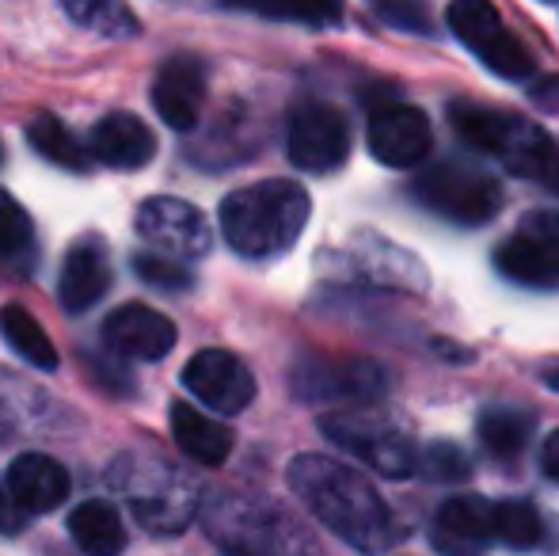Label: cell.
<instances>
[{
	"label": "cell",
	"instance_id": "d6986e66",
	"mask_svg": "<svg viewBox=\"0 0 559 556\" xmlns=\"http://www.w3.org/2000/svg\"><path fill=\"white\" fill-rule=\"evenodd\" d=\"M171 438L199 465L217 469L233 453V430L191 404H171Z\"/></svg>",
	"mask_w": 559,
	"mask_h": 556
},
{
	"label": "cell",
	"instance_id": "7c38bea8",
	"mask_svg": "<svg viewBox=\"0 0 559 556\" xmlns=\"http://www.w3.org/2000/svg\"><path fill=\"white\" fill-rule=\"evenodd\" d=\"M369 153L389 168H415L430 153V119L412 104H384L369 115Z\"/></svg>",
	"mask_w": 559,
	"mask_h": 556
},
{
	"label": "cell",
	"instance_id": "3957f363",
	"mask_svg": "<svg viewBox=\"0 0 559 556\" xmlns=\"http://www.w3.org/2000/svg\"><path fill=\"white\" fill-rule=\"evenodd\" d=\"M449 122L476 153L502 161L514 176L537 179L548 191H559V145L537 122L479 104H453L449 107Z\"/></svg>",
	"mask_w": 559,
	"mask_h": 556
},
{
	"label": "cell",
	"instance_id": "8fae6325",
	"mask_svg": "<svg viewBox=\"0 0 559 556\" xmlns=\"http://www.w3.org/2000/svg\"><path fill=\"white\" fill-rule=\"evenodd\" d=\"M183 386L194 401H202L214 412H225V416H236L255 401V378L228 351H199L183 366Z\"/></svg>",
	"mask_w": 559,
	"mask_h": 556
},
{
	"label": "cell",
	"instance_id": "6da1fadb",
	"mask_svg": "<svg viewBox=\"0 0 559 556\" xmlns=\"http://www.w3.org/2000/svg\"><path fill=\"white\" fill-rule=\"evenodd\" d=\"M286 476L294 496L350 549L377 556L404 537L396 514L358 469L324 453H301L289 461Z\"/></svg>",
	"mask_w": 559,
	"mask_h": 556
},
{
	"label": "cell",
	"instance_id": "d4e9b609",
	"mask_svg": "<svg viewBox=\"0 0 559 556\" xmlns=\"http://www.w3.org/2000/svg\"><path fill=\"white\" fill-rule=\"evenodd\" d=\"M81 27H92L99 35L111 38H130L138 35V20L122 0H58Z\"/></svg>",
	"mask_w": 559,
	"mask_h": 556
},
{
	"label": "cell",
	"instance_id": "e0dca14e",
	"mask_svg": "<svg viewBox=\"0 0 559 556\" xmlns=\"http://www.w3.org/2000/svg\"><path fill=\"white\" fill-rule=\"evenodd\" d=\"M8 496L23 514H46L66 504L69 473L46 453H23L8 469Z\"/></svg>",
	"mask_w": 559,
	"mask_h": 556
},
{
	"label": "cell",
	"instance_id": "30bf717a",
	"mask_svg": "<svg viewBox=\"0 0 559 556\" xmlns=\"http://www.w3.org/2000/svg\"><path fill=\"white\" fill-rule=\"evenodd\" d=\"M499 271L522 286H559V214L537 210L495 256Z\"/></svg>",
	"mask_w": 559,
	"mask_h": 556
},
{
	"label": "cell",
	"instance_id": "4fadbf2b",
	"mask_svg": "<svg viewBox=\"0 0 559 556\" xmlns=\"http://www.w3.org/2000/svg\"><path fill=\"white\" fill-rule=\"evenodd\" d=\"M430 542L442 556H484L495 545V504L484 496H456L438 507Z\"/></svg>",
	"mask_w": 559,
	"mask_h": 556
},
{
	"label": "cell",
	"instance_id": "f1b7e54d",
	"mask_svg": "<svg viewBox=\"0 0 559 556\" xmlns=\"http://www.w3.org/2000/svg\"><path fill=\"white\" fill-rule=\"evenodd\" d=\"M133 271H138L145 282H153V286H164V289H187L191 286V271L183 268V263H176L171 256H156V252H145L133 260Z\"/></svg>",
	"mask_w": 559,
	"mask_h": 556
},
{
	"label": "cell",
	"instance_id": "4316f807",
	"mask_svg": "<svg viewBox=\"0 0 559 556\" xmlns=\"http://www.w3.org/2000/svg\"><path fill=\"white\" fill-rule=\"evenodd\" d=\"M31 248V217L8 191H0V256L20 260Z\"/></svg>",
	"mask_w": 559,
	"mask_h": 556
},
{
	"label": "cell",
	"instance_id": "277c9868",
	"mask_svg": "<svg viewBox=\"0 0 559 556\" xmlns=\"http://www.w3.org/2000/svg\"><path fill=\"white\" fill-rule=\"evenodd\" d=\"M412 194L430 214L456 225H484L502 210V187L487 168L461 156H449L423 168L412 184Z\"/></svg>",
	"mask_w": 559,
	"mask_h": 556
},
{
	"label": "cell",
	"instance_id": "ffe728a7",
	"mask_svg": "<svg viewBox=\"0 0 559 556\" xmlns=\"http://www.w3.org/2000/svg\"><path fill=\"white\" fill-rule=\"evenodd\" d=\"M69 534H73L76 549L88 556H118L126 549L122 514L111 504H99V499H88L69 514Z\"/></svg>",
	"mask_w": 559,
	"mask_h": 556
},
{
	"label": "cell",
	"instance_id": "4dcf8cb0",
	"mask_svg": "<svg viewBox=\"0 0 559 556\" xmlns=\"http://www.w3.org/2000/svg\"><path fill=\"white\" fill-rule=\"evenodd\" d=\"M530 99H533V104H540V107H548V111H556V107H559V73L540 76V81L530 88Z\"/></svg>",
	"mask_w": 559,
	"mask_h": 556
},
{
	"label": "cell",
	"instance_id": "7402d4cb",
	"mask_svg": "<svg viewBox=\"0 0 559 556\" xmlns=\"http://www.w3.org/2000/svg\"><path fill=\"white\" fill-rule=\"evenodd\" d=\"M0 335L12 343L23 363L38 366V370H58V351H53L50 335L23 305H4L0 309Z\"/></svg>",
	"mask_w": 559,
	"mask_h": 556
},
{
	"label": "cell",
	"instance_id": "83f0119b",
	"mask_svg": "<svg viewBox=\"0 0 559 556\" xmlns=\"http://www.w3.org/2000/svg\"><path fill=\"white\" fill-rule=\"evenodd\" d=\"M415 469H423L430 481H464L472 473V461L453 442H435L419 453V465Z\"/></svg>",
	"mask_w": 559,
	"mask_h": 556
},
{
	"label": "cell",
	"instance_id": "d590c367",
	"mask_svg": "<svg viewBox=\"0 0 559 556\" xmlns=\"http://www.w3.org/2000/svg\"><path fill=\"white\" fill-rule=\"evenodd\" d=\"M228 556H259V553H248V549H228Z\"/></svg>",
	"mask_w": 559,
	"mask_h": 556
},
{
	"label": "cell",
	"instance_id": "5bb4252c",
	"mask_svg": "<svg viewBox=\"0 0 559 556\" xmlns=\"http://www.w3.org/2000/svg\"><path fill=\"white\" fill-rule=\"evenodd\" d=\"M104 340L115 355L138 358V363H156L176 347V324L153 305H118L104 320Z\"/></svg>",
	"mask_w": 559,
	"mask_h": 556
},
{
	"label": "cell",
	"instance_id": "44dd1931",
	"mask_svg": "<svg viewBox=\"0 0 559 556\" xmlns=\"http://www.w3.org/2000/svg\"><path fill=\"white\" fill-rule=\"evenodd\" d=\"M479 430V446H484L491 458L499 461H514L518 453L530 446L533 430H537V416L525 409H510V404H495L487 409L476 423Z\"/></svg>",
	"mask_w": 559,
	"mask_h": 556
},
{
	"label": "cell",
	"instance_id": "ba28073f",
	"mask_svg": "<svg viewBox=\"0 0 559 556\" xmlns=\"http://www.w3.org/2000/svg\"><path fill=\"white\" fill-rule=\"evenodd\" d=\"M286 153L301 171H335L350 156V127L343 111L320 99H305L289 111V134Z\"/></svg>",
	"mask_w": 559,
	"mask_h": 556
},
{
	"label": "cell",
	"instance_id": "603a6c76",
	"mask_svg": "<svg viewBox=\"0 0 559 556\" xmlns=\"http://www.w3.org/2000/svg\"><path fill=\"white\" fill-rule=\"evenodd\" d=\"M27 141L38 156H46L50 164L69 171H84L88 168V153L81 149V141L66 130V122H58L53 115H35L27 127Z\"/></svg>",
	"mask_w": 559,
	"mask_h": 556
},
{
	"label": "cell",
	"instance_id": "9c48e42d",
	"mask_svg": "<svg viewBox=\"0 0 559 556\" xmlns=\"http://www.w3.org/2000/svg\"><path fill=\"white\" fill-rule=\"evenodd\" d=\"M138 237L156 252H168L171 260H199L210 252V240H214L206 214L183 199H168V194L141 202Z\"/></svg>",
	"mask_w": 559,
	"mask_h": 556
},
{
	"label": "cell",
	"instance_id": "d6a6232c",
	"mask_svg": "<svg viewBox=\"0 0 559 556\" xmlns=\"http://www.w3.org/2000/svg\"><path fill=\"white\" fill-rule=\"evenodd\" d=\"M540 461H545V473L559 484V430L545 442V450H540Z\"/></svg>",
	"mask_w": 559,
	"mask_h": 556
},
{
	"label": "cell",
	"instance_id": "e575fe53",
	"mask_svg": "<svg viewBox=\"0 0 559 556\" xmlns=\"http://www.w3.org/2000/svg\"><path fill=\"white\" fill-rule=\"evenodd\" d=\"M217 4H225V8H255V12H259V0H217Z\"/></svg>",
	"mask_w": 559,
	"mask_h": 556
},
{
	"label": "cell",
	"instance_id": "f546056e",
	"mask_svg": "<svg viewBox=\"0 0 559 556\" xmlns=\"http://www.w3.org/2000/svg\"><path fill=\"white\" fill-rule=\"evenodd\" d=\"M377 15L400 31H423V35L430 31V15L423 8V0H381Z\"/></svg>",
	"mask_w": 559,
	"mask_h": 556
},
{
	"label": "cell",
	"instance_id": "52a82bcc",
	"mask_svg": "<svg viewBox=\"0 0 559 556\" xmlns=\"http://www.w3.org/2000/svg\"><path fill=\"white\" fill-rule=\"evenodd\" d=\"M445 20L453 27V35L468 46L472 54H479L491 73L507 76V81H525L533 76V54L502 27L499 12L491 0H453L445 8Z\"/></svg>",
	"mask_w": 559,
	"mask_h": 556
},
{
	"label": "cell",
	"instance_id": "836d02e7",
	"mask_svg": "<svg viewBox=\"0 0 559 556\" xmlns=\"http://www.w3.org/2000/svg\"><path fill=\"white\" fill-rule=\"evenodd\" d=\"M540 381H545L552 393H559V363H548V366H540Z\"/></svg>",
	"mask_w": 559,
	"mask_h": 556
},
{
	"label": "cell",
	"instance_id": "2e32d148",
	"mask_svg": "<svg viewBox=\"0 0 559 556\" xmlns=\"http://www.w3.org/2000/svg\"><path fill=\"white\" fill-rule=\"evenodd\" d=\"M88 149L99 164H107V168L138 171L156 156V134L138 119V115L115 111V115H107V119L96 122Z\"/></svg>",
	"mask_w": 559,
	"mask_h": 556
},
{
	"label": "cell",
	"instance_id": "7a4b0ae2",
	"mask_svg": "<svg viewBox=\"0 0 559 556\" xmlns=\"http://www.w3.org/2000/svg\"><path fill=\"white\" fill-rule=\"evenodd\" d=\"M312 214L309 191L294 179H263L222 202V237L248 260H271L297 245Z\"/></svg>",
	"mask_w": 559,
	"mask_h": 556
},
{
	"label": "cell",
	"instance_id": "5b68a950",
	"mask_svg": "<svg viewBox=\"0 0 559 556\" xmlns=\"http://www.w3.org/2000/svg\"><path fill=\"white\" fill-rule=\"evenodd\" d=\"M320 430L346 450L350 458H358L361 465H369L373 473L389 476V481H407L412 473H419V450L415 438L407 435V427L400 419L384 416V412H328L320 419Z\"/></svg>",
	"mask_w": 559,
	"mask_h": 556
},
{
	"label": "cell",
	"instance_id": "ac0fdd59",
	"mask_svg": "<svg viewBox=\"0 0 559 556\" xmlns=\"http://www.w3.org/2000/svg\"><path fill=\"white\" fill-rule=\"evenodd\" d=\"M111 286V263L99 240H81L73 252L66 256V268H61L58 297L66 312H88L99 297Z\"/></svg>",
	"mask_w": 559,
	"mask_h": 556
},
{
	"label": "cell",
	"instance_id": "484cf974",
	"mask_svg": "<svg viewBox=\"0 0 559 556\" xmlns=\"http://www.w3.org/2000/svg\"><path fill=\"white\" fill-rule=\"evenodd\" d=\"M259 12L274 20L309 23V27H332L343 20V0H259Z\"/></svg>",
	"mask_w": 559,
	"mask_h": 556
},
{
	"label": "cell",
	"instance_id": "9a60e30c",
	"mask_svg": "<svg viewBox=\"0 0 559 556\" xmlns=\"http://www.w3.org/2000/svg\"><path fill=\"white\" fill-rule=\"evenodd\" d=\"M206 104V66L199 58H168L153 81V107L171 130H191Z\"/></svg>",
	"mask_w": 559,
	"mask_h": 556
},
{
	"label": "cell",
	"instance_id": "8992f818",
	"mask_svg": "<svg viewBox=\"0 0 559 556\" xmlns=\"http://www.w3.org/2000/svg\"><path fill=\"white\" fill-rule=\"evenodd\" d=\"M289 389L309 404H366L389 389V374L373 358L305 355L289 370Z\"/></svg>",
	"mask_w": 559,
	"mask_h": 556
},
{
	"label": "cell",
	"instance_id": "cb8c5ba5",
	"mask_svg": "<svg viewBox=\"0 0 559 556\" xmlns=\"http://www.w3.org/2000/svg\"><path fill=\"white\" fill-rule=\"evenodd\" d=\"M495 542L510 545L518 553H530L545 545V519L533 504L525 499H507L495 504Z\"/></svg>",
	"mask_w": 559,
	"mask_h": 556
},
{
	"label": "cell",
	"instance_id": "1f68e13d",
	"mask_svg": "<svg viewBox=\"0 0 559 556\" xmlns=\"http://www.w3.org/2000/svg\"><path fill=\"white\" fill-rule=\"evenodd\" d=\"M0 530L4 534H20L23 530V511L15 507V499L4 488H0Z\"/></svg>",
	"mask_w": 559,
	"mask_h": 556
}]
</instances>
